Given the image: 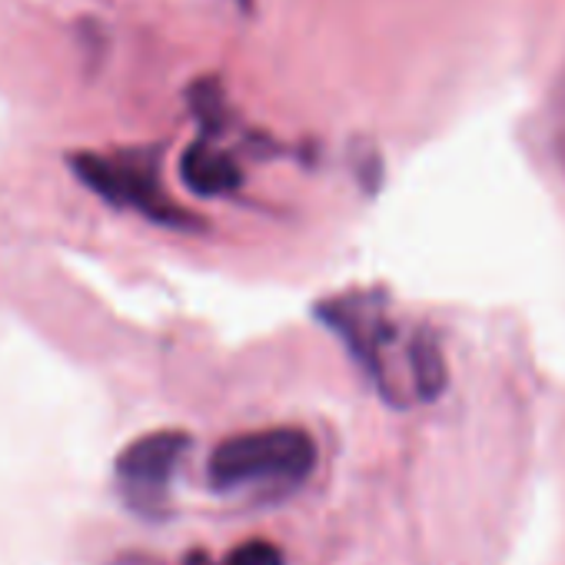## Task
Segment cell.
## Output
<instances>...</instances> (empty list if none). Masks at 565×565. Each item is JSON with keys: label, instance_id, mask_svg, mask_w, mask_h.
<instances>
[{"label": "cell", "instance_id": "cell-5", "mask_svg": "<svg viewBox=\"0 0 565 565\" xmlns=\"http://www.w3.org/2000/svg\"><path fill=\"white\" fill-rule=\"evenodd\" d=\"M223 565H282V552L266 539H249V542L236 545Z\"/></svg>", "mask_w": 565, "mask_h": 565}, {"label": "cell", "instance_id": "cell-6", "mask_svg": "<svg viewBox=\"0 0 565 565\" xmlns=\"http://www.w3.org/2000/svg\"><path fill=\"white\" fill-rule=\"evenodd\" d=\"M186 565H213V562H210L203 552H190V555H186Z\"/></svg>", "mask_w": 565, "mask_h": 565}, {"label": "cell", "instance_id": "cell-1", "mask_svg": "<svg viewBox=\"0 0 565 565\" xmlns=\"http://www.w3.org/2000/svg\"><path fill=\"white\" fill-rule=\"evenodd\" d=\"M317 469V439L300 426L253 429L223 439L210 456V486L220 492L249 486H300Z\"/></svg>", "mask_w": 565, "mask_h": 565}, {"label": "cell", "instance_id": "cell-2", "mask_svg": "<svg viewBox=\"0 0 565 565\" xmlns=\"http://www.w3.org/2000/svg\"><path fill=\"white\" fill-rule=\"evenodd\" d=\"M190 449V436L180 429H160L130 443L117 459V486L127 505L140 515H157L167 505L173 476Z\"/></svg>", "mask_w": 565, "mask_h": 565}, {"label": "cell", "instance_id": "cell-4", "mask_svg": "<svg viewBox=\"0 0 565 565\" xmlns=\"http://www.w3.org/2000/svg\"><path fill=\"white\" fill-rule=\"evenodd\" d=\"M180 177L200 196H223L239 186V167L226 153L213 150L210 143H193L183 153Z\"/></svg>", "mask_w": 565, "mask_h": 565}, {"label": "cell", "instance_id": "cell-3", "mask_svg": "<svg viewBox=\"0 0 565 565\" xmlns=\"http://www.w3.org/2000/svg\"><path fill=\"white\" fill-rule=\"evenodd\" d=\"M74 173L104 200H110L114 206H127V210H140L150 220L160 223H186L183 213L163 196L157 177L150 167H143L140 160L130 157H97V153H77L71 160Z\"/></svg>", "mask_w": 565, "mask_h": 565}]
</instances>
